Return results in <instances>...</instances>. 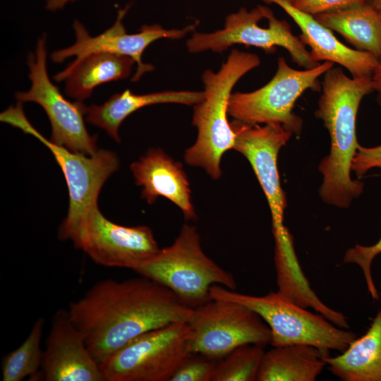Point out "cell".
<instances>
[{
  "label": "cell",
  "instance_id": "6da1fadb",
  "mask_svg": "<svg viewBox=\"0 0 381 381\" xmlns=\"http://www.w3.org/2000/svg\"><path fill=\"white\" fill-rule=\"evenodd\" d=\"M99 364L140 335L172 322H189L194 309L159 284L140 276L96 282L68 309Z\"/></svg>",
  "mask_w": 381,
  "mask_h": 381
},
{
  "label": "cell",
  "instance_id": "7a4b0ae2",
  "mask_svg": "<svg viewBox=\"0 0 381 381\" xmlns=\"http://www.w3.org/2000/svg\"><path fill=\"white\" fill-rule=\"evenodd\" d=\"M322 94L315 112L323 121L331 141L330 152L318 169L323 176L319 189L322 200L347 208L363 192V183L350 175L353 159L359 144L356 138V116L363 98L374 92L371 77L349 78L339 67L324 73Z\"/></svg>",
  "mask_w": 381,
  "mask_h": 381
},
{
  "label": "cell",
  "instance_id": "3957f363",
  "mask_svg": "<svg viewBox=\"0 0 381 381\" xmlns=\"http://www.w3.org/2000/svg\"><path fill=\"white\" fill-rule=\"evenodd\" d=\"M260 64L256 54L233 49L218 71L207 69L202 75L205 97L194 105L192 121L198 137L183 158L188 164L204 169L214 180L222 175V157L234 149L235 143L236 134L228 120L231 91L245 74Z\"/></svg>",
  "mask_w": 381,
  "mask_h": 381
},
{
  "label": "cell",
  "instance_id": "277c9868",
  "mask_svg": "<svg viewBox=\"0 0 381 381\" xmlns=\"http://www.w3.org/2000/svg\"><path fill=\"white\" fill-rule=\"evenodd\" d=\"M210 295L211 299L241 303L258 314L270 329L272 346L306 344L329 356L332 350L344 352L357 338L353 332L336 326L320 313L308 311L278 291L257 296L214 284Z\"/></svg>",
  "mask_w": 381,
  "mask_h": 381
},
{
  "label": "cell",
  "instance_id": "5b68a950",
  "mask_svg": "<svg viewBox=\"0 0 381 381\" xmlns=\"http://www.w3.org/2000/svg\"><path fill=\"white\" fill-rule=\"evenodd\" d=\"M134 272L167 288L193 309L211 300L212 285L236 287L233 275L205 255L196 228L188 224L171 246L159 249Z\"/></svg>",
  "mask_w": 381,
  "mask_h": 381
},
{
  "label": "cell",
  "instance_id": "8992f818",
  "mask_svg": "<svg viewBox=\"0 0 381 381\" xmlns=\"http://www.w3.org/2000/svg\"><path fill=\"white\" fill-rule=\"evenodd\" d=\"M0 121L32 135L53 154L64 174L69 195L68 210L59 226V238L71 240L87 210L97 204L105 181L118 169L119 160L116 154L99 149L95 155L87 156L53 143L32 126L20 102L1 112Z\"/></svg>",
  "mask_w": 381,
  "mask_h": 381
},
{
  "label": "cell",
  "instance_id": "52a82bcc",
  "mask_svg": "<svg viewBox=\"0 0 381 381\" xmlns=\"http://www.w3.org/2000/svg\"><path fill=\"white\" fill-rule=\"evenodd\" d=\"M230 124L236 134L234 149L248 160L270 209L274 261L292 264L298 258L293 236L284 223L286 198L280 184L277 157L293 133L279 123L249 125L234 119Z\"/></svg>",
  "mask_w": 381,
  "mask_h": 381
},
{
  "label": "cell",
  "instance_id": "ba28073f",
  "mask_svg": "<svg viewBox=\"0 0 381 381\" xmlns=\"http://www.w3.org/2000/svg\"><path fill=\"white\" fill-rule=\"evenodd\" d=\"M188 322H172L135 338L103 360V381H170L192 353Z\"/></svg>",
  "mask_w": 381,
  "mask_h": 381
},
{
  "label": "cell",
  "instance_id": "9c48e42d",
  "mask_svg": "<svg viewBox=\"0 0 381 381\" xmlns=\"http://www.w3.org/2000/svg\"><path fill=\"white\" fill-rule=\"evenodd\" d=\"M333 66L324 61L313 68L297 70L279 57L276 73L267 84L253 92L231 93L229 116L249 125L279 123L298 135L303 121L293 111L295 102L306 90H319V78Z\"/></svg>",
  "mask_w": 381,
  "mask_h": 381
},
{
  "label": "cell",
  "instance_id": "30bf717a",
  "mask_svg": "<svg viewBox=\"0 0 381 381\" xmlns=\"http://www.w3.org/2000/svg\"><path fill=\"white\" fill-rule=\"evenodd\" d=\"M234 44L253 46L267 54L282 47L304 69L320 64L312 59L299 37L292 33L289 24L276 18L270 8L262 5L251 10L242 7L226 17L222 29L207 33L195 32L186 42L190 53L207 50L222 53Z\"/></svg>",
  "mask_w": 381,
  "mask_h": 381
},
{
  "label": "cell",
  "instance_id": "8fae6325",
  "mask_svg": "<svg viewBox=\"0 0 381 381\" xmlns=\"http://www.w3.org/2000/svg\"><path fill=\"white\" fill-rule=\"evenodd\" d=\"M193 353L220 360L239 346L270 344L271 331L262 318L247 306L211 299L194 309L188 322Z\"/></svg>",
  "mask_w": 381,
  "mask_h": 381
},
{
  "label": "cell",
  "instance_id": "7c38bea8",
  "mask_svg": "<svg viewBox=\"0 0 381 381\" xmlns=\"http://www.w3.org/2000/svg\"><path fill=\"white\" fill-rule=\"evenodd\" d=\"M28 65L31 86L16 93L17 101L35 102L42 107L50 121L53 143L84 155H95L99 150L97 136L90 135L84 122L87 107L82 102L66 99L49 78L44 35L38 40L35 52L28 55Z\"/></svg>",
  "mask_w": 381,
  "mask_h": 381
},
{
  "label": "cell",
  "instance_id": "4fadbf2b",
  "mask_svg": "<svg viewBox=\"0 0 381 381\" xmlns=\"http://www.w3.org/2000/svg\"><path fill=\"white\" fill-rule=\"evenodd\" d=\"M71 241L98 265L133 271L159 250L148 226L114 223L103 215L98 204L87 210Z\"/></svg>",
  "mask_w": 381,
  "mask_h": 381
},
{
  "label": "cell",
  "instance_id": "5bb4252c",
  "mask_svg": "<svg viewBox=\"0 0 381 381\" xmlns=\"http://www.w3.org/2000/svg\"><path fill=\"white\" fill-rule=\"evenodd\" d=\"M131 4L126 5L117 12L113 25L99 35L91 36L84 25L78 20L73 23L75 42L71 47L55 51L51 54V59L55 63H61L71 56L79 59L93 52H109L132 58L137 64L136 71L131 78L137 82L142 75L154 70V66L144 64L142 55L145 49L155 41L167 38L179 40L195 30L198 22L183 29L167 30L158 24L143 25L139 32L134 34L126 32L123 23Z\"/></svg>",
  "mask_w": 381,
  "mask_h": 381
},
{
  "label": "cell",
  "instance_id": "9a60e30c",
  "mask_svg": "<svg viewBox=\"0 0 381 381\" xmlns=\"http://www.w3.org/2000/svg\"><path fill=\"white\" fill-rule=\"evenodd\" d=\"M41 370L46 381H103L99 365L68 310L60 308L52 318Z\"/></svg>",
  "mask_w": 381,
  "mask_h": 381
},
{
  "label": "cell",
  "instance_id": "2e32d148",
  "mask_svg": "<svg viewBox=\"0 0 381 381\" xmlns=\"http://www.w3.org/2000/svg\"><path fill=\"white\" fill-rule=\"evenodd\" d=\"M262 1L277 4L294 20L301 31L300 40L310 47V54L315 61L338 64L347 69L353 78L372 76L378 63L373 56L344 45L332 30L318 22L313 16L298 10L285 0Z\"/></svg>",
  "mask_w": 381,
  "mask_h": 381
},
{
  "label": "cell",
  "instance_id": "e0dca14e",
  "mask_svg": "<svg viewBox=\"0 0 381 381\" xmlns=\"http://www.w3.org/2000/svg\"><path fill=\"white\" fill-rule=\"evenodd\" d=\"M130 169L138 186L143 187L141 197L150 205L164 197L177 205L186 220L196 218L191 202L190 184L182 164L160 148H152L133 162Z\"/></svg>",
  "mask_w": 381,
  "mask_h": 381
},
{
  "label": "cell",
  "instance_id": "ac0fdd59",
  "mask_svg": "<svg viewBox=\"0 0 381 381\" xmlns=\"http://www.w3.org/2000/svg\"><path fill=\"white\" fill-rule=\"evenodd\" d=\"M205 92L195 91H162L135 95L127 89L113 95L101 105L86 108L85 120L107 132L116 142H120L119 128L124 119L137 110L153 104L176 103L195 105L204 99Z\"/></svg>",
  "mask_w": 381,
  "mask_h": 381
},
{
  "label": "cell",
  "instance_id": "d6986e66",
  "mask_svg": "<svg viewBox=\"0 0 381 381\" xmlns=\"http://www.w3.org/2000/svg\"><path fill=\"white\" fill-rule=\"evenodd\" d=\"M135 61L131 57L109 52H93L73 60L53 79L66 81V95L77 101L88 98L103 83L126 78Z\"/></svg>",
  "mask_w": 381,
  "mask_h": 381
},
{
  "label": "cell",
  "instance_id": "ffe728a7",
  "mask_svg": "<svg viewBox=\"0 0 381 381\" xmlns=\"http://www.w3.org/2000/svg\"><path fill=\"white\" fill-rule=\"evenodd\" d=\"M323 359L329 371L343 381H381V308L361 337L340 355Z\"/></svg>",
  "mask_w": 381,
  "mask_h": 381
},
{
  "label": "cell",
  "instance_id": "44dd1931",
  "mask_svg": "<svg viewBox=\"0 0 381 381\" xmlns=\"http://www.w3.org/2000/svg\"><path fill=\"white\" fill-rule=\"evenodd\" d=\"M313 16L355 49L381 59V11L369 2Z\"/></svg>",
  "mask_w": 381,
  "mask_h": 381
},
{
  "label": "cell",
  "instance_id": "7402d4cb",
  "mask_svg": "<svg viewBox=\"0 0 381 381\" xmlns=\"http://www.w3.org/2000/svg\"><path fill=\"white\" fill-rule=\"evenodd\" d=\"M272 347L263 355L257 381H315L327 365L326 356L313 346Z\"/></svg>",
  "mask_w": 381,
  "mask_h": 381
},
{
  "label": "cell",
  "instance_id": "603a6c76",
  "mask_svg": "<svg viewBox=\"0 0 381 381\" xmlns=\"http://www.w3.org/2000/svg\"><path fill=\"white\" fill-rule=\"evenodd\" d=\"M44 322L43 318H39L25 340L2 358L3 381H21L27 377L37 376L43 358L41 341Z\"/></svg>",
  "mask_w": 381,
  "mask_h": 381
},
{
  "label": "cell",
  "instance_id": "cb8c5ba5",
  "mask_svg": "<svg viewBox=\"0 0 381 381\" xmlns=\"http://www.w3.org/2000/svg\"><path fill=\"white\" fill-rule=\"evenodd\" d=\"M265 346L246 344L218 361L212 381H255Z\"/></svg>",
  "mask_w": 381,
  "mask_h": 381
},
{
  "label": "cell",
  "instance_id": "d4e9b609",
  "mask_svg": "<svg viewBox=\"0 0 381 381\" xmlns=\"http://www.w3.org/2000/svg\"><path fill=\"white\" fill-rule=\"evenodd\" d=\"M218 361L201 353H192L170 381H212Z\"/></svg>",
  "mask_w": 381,
  "mask_h": 381
},
{
  "label": "cell",
  "instance_id": "484cf974",
  "mask_svg": "<svg viewBox=\"0 0 381 381\" xmlns=\"http://www.w3.org/2000/svg\"><path fill=\"white\" fill-rule=\"evenodd\" d=\"M380 253H381V237L376 243L372 246H365L356 244L349 248L346 251L343 260L345 263L356 264L361 268L368 291L375 300H379L380 294L373 279L371 265L375 256Z\"/></svg>",
  "mask_w": 381,
  "mask_h": 381
},
{
  "label": "cell",
  "instance_id": "4316f807",
  "mask_svg": "<svg viewBox=\"0 0 381 381\" xmlns=\"http://www.w3.org/2000/svg\"><path fill=\"white\" fill-rule=\"evenodd\" d=\"M368 2V0H297L292 5L311 16L335 11Z\"/></svg>",
  "mask_w": 381,
  "mask_h": 381
},
{
  "label": "cell",
  "instance_id": "83f0119b",
  "mask_svg": "<svg viewBox=\"0 0 381 381\" xmlns=\"http://www.w3.org/2000/svg\"><path fill=\"white\" fill-rule=\"evenodd\" d=\"M373 168H381V145L371 147L359 145L352 161L351 171L361 177Z\"/></svg>",
  "mask_w": 381,
  "mask_h": 381
},
{
  "label": "cell",
  "instance_id": "f1b7e54d",
  "mask_svg": "<svg viewBox=\"0 0 381 381\" xmlns=\"http://www.w3.org/2000/svg\"><path fill=\"white\" fill-rule=\"evenodd\" d=\"M371 80L373 91L377 92V102L381 107V59L378 61Z\"/></svg>",
  "mask_w": 381,
  "mask_h": 381
},
{
  "label": "cell",
  "instance_id": "f546056e",
  "mask_svg": "<svg viewBox=\"0 0 381 381\" xmlns=\"http://www.w3.org/2000/svg\"><path fill=\"white\" fill-rule=\"evenodd\" d=\"M75 0H47L46 8L52 11L63 8L66 4Z\"/></svg>",
  "mask_w": 381,
  "mask_h": 381
},
{
  "label": "cell",
  "instance_id": "4dcf8cb0",
  "mask_svg": "<svg viewBox=\"0 0 381 381\" xmlns=\"http://www.w3.org/2000/svg\"><path fill=\"white\" fill-rule=\"evenodd\" d=\"M368 2L381 11V0H368Z\"/></svg>",
  "mask_w": 381,
  "mask_h": 381
},
{
  "label": "cell",
  "instance_id": "1f68e13d",
  "mask_svg": "<svg viewBox=\"0 0 381 381\" xmlns=\"http://www.w3.org/2000/svg\"><path fill=\"white\" fill-rule=\"evenodd\" d=\"M289 3H291V4H294L297 0H285Z\"/></svg>",
  "mask_w": 381,
  "mask_h": 381
},
{
  "label": "cell",
  "instance_id": "d6a6232c",
  "mask_svg": "<svg viewBox=\"0 0 381 381\" xmlns=\"http://www.w3.org/2000/svg\"><path fill=\"white\" fill-rule=\"evenodd\" d=\"M379 294H380V297H381V291H380V293Z\"/></svg>",
  "mask_w": 381,
  "mask_h": 381
}]
</instances>
